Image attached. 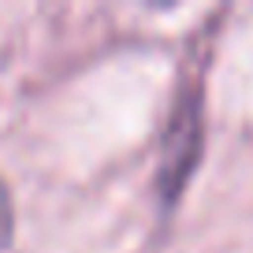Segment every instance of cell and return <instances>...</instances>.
I'll return each instance as SVG.
<instances>
[{"instance_id":"obj_1","label":"cell","mask_w":253,"mask_h":253,"mask_svg":"<svg viewBox=\"0 0 253 253\" xmlns=\"http://www.w3.org/2000/svg\"><path fill=\"white\" fill-rule=\"evenodd\" d=\"M201 67H205V52L198 56L194 67H186L190 82L179 86V101H175V119L168 123V138H164V157L157 168V194L164 201V209H171L179 201L186 175L194 171L198 160V145H201Z\"/></svg>"},{"instance_id":"obj_2","label":"cell","mask_w":253,"mask_h":253,"mask_svg":"<svg viewBox=\"0 0 253 253\" xmlns=\"http://www.w3.org/2000/svg\"><path fill=\"white\" fill-rule=\"evenodd\" d=\"M11 235H15V209H11V190H8V182L0 179V253L11 246Z\"/></svg>"}]
</instances>
